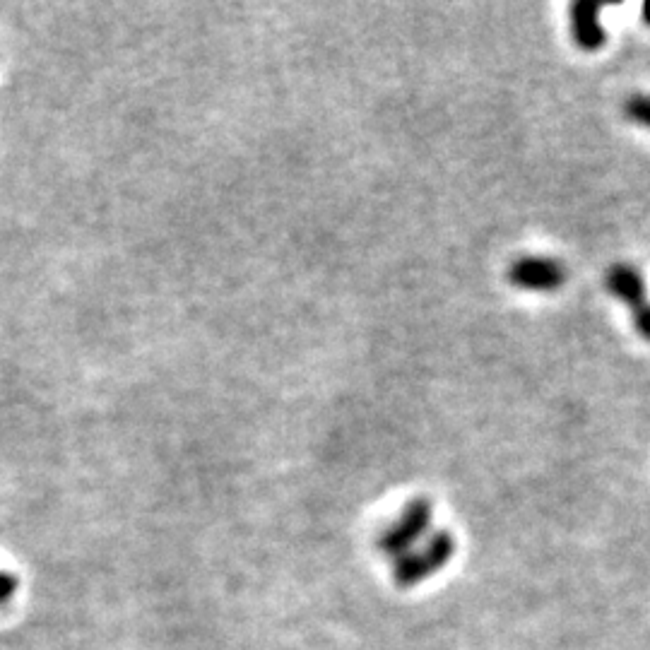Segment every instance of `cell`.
I'll list each match as a JSON object with an SVG mask.
<instances>
[{"label": "cell", "instance_id": "obj_8", "mask_svg": "<svg viewBox=\"0 0 650 650\" xmlns=\"http://www.w3.org/2000/svg\"><path fill=\"white\" fill-rule=\"evenodd\" d=\"M17 588V578L13 573H0V602H5L10 595L15 593Z\"/></svg>", "mask_w": 650, "mask_h": 650}, {"label": "cell", "instance_id": "obj_4", "mask_svg": "<svg viewBox=\"0 0 650 650\" xmlns=\"http://www.w3.org/2000/svg\"><path fill=\"white\" fill-rule=\"evenodd\" d=\"M602 3L595 0H576L571 5V34L578 49L600 51L607 44V32L600 22Z\"/></svg>", "mask_w": 650, "mask_h": 650}, {"label": "cell", "instance_id": "obj_5", "mask_svg": "<svg viewBox=\"0 0 650 650\" xmlns=\"http://www.w3.org/2000/svg\"><path fill=\"white\" fill-rule=\"evenodd\" d=\"M605 285H607V292H610L614 299H619L622 304L629 306L631 313L648 304L646 280H643L641 270H636L634 265L629 263L612 265L605 275Z\"/></svg>", "mask_w": 650, "mask_h": 650}, {"label": "cell", "instance_id": "obj_7", "mask_svg": "<svg viewBox=\"0 0 650 650\" xmlns=\"http://www.w3.org/2000/svg\"><path fill=\"white\" fill-rule=\"evenodd\" d=\"M634 325L643 340L650 342V304L641 306V309L634 311Z\"/></svg>", "mask_w": 650, "mask_h": 650}, {"label": "cell", "instance_id": "obj_1", "mask_svg": "<svg viewBox=\"0 0 650 650\" xmlns=\"http://www.w3.org/2000/svg\"><path fill=\"white\" fill-rule=\"evenodd\" d=\"M453 552V535L436 533L422 552H410L398 559V564H395V583L400 588H412V585L422 583L424 578L434 576L436 571L443 569L448 564V559L453 557Z\"/></svg>", "mask_w": 650, "mask_h": 650}, {"label": "cell", "instance_id": "obj_3", "mask_svg": "<svg viewBox=\"0 0 650 650\" xmlns=\"http://www.w3.org/2000/svg\"><path fill=\"white\" fill-rule=\"evenodd\" d=\"M431 523V508L424 501H415L405 511V516L400 518L398 525L383 533L381 537V549L390 557H405V552L417 542V537L429 528Z\"/></svg>", "mask_w": 650, "mask_h": 650}, {"label": "cell", "instance_id": "obj_9", "mask_svg": "<svg viewBox=\"0 0 650 650\" xmlns=\"http://www.w3.org/2000/svg\"><path fill=\"white\" fill-rule=\"evenodd\" d=\"M641 20L646 22V25L650 27V3H643L641 5Z\"/></svg>", "mask_w": 650, "mask_h": 650}, {"label": "cell", "instance_id": "obj_6", "mask_svg": "<svg viewBox=\"0 0 650 650\" xmlns=\"http://www.w3.org/2000/svg\"><path fill=\"white\" fill-rule=\"evenodd\" d=\"M624 114L638 126L650 128V94H634L624 102Z\"/></svg>", "mask_w": 650, "mask_h": 650}, {"label": "cell", "instance_id": "obj_2", "mask_svg": "<svg viewBox=\"0 0 650 650\" xmlns=\"http://www.w3.org/2000/svg\"><path fill=\"white\" fill-rule=\"evenodd\" d=\"M511 282L530 292H554L566 282L564 268L554 258H520L513 263Z\"/></svg>", "mask_w": 650, "mask_h": 650}]
</instances>
